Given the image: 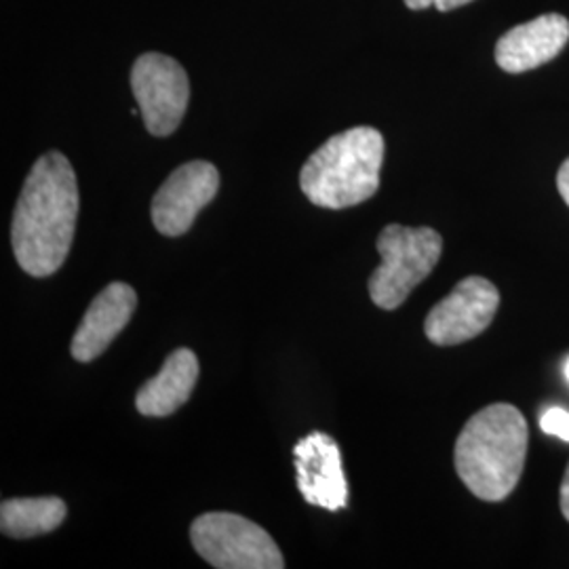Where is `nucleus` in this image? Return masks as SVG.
<instances>
[{"label": "nucleus", "instance_id": "obj_1", "mask_svg": "<svg viewBox=\"0 0 569 569\" xmlns=\"http://www.w3.org/2000/svg\"><path fill=\"white\" fill-rule=\"evenodd\" d=\"M79 183L61 152H47L30 169L13 211L11 244L21 270L51 277L60 270L74 241Z\"/></svg>", "mask_w": 569, "mask_h": 569}, {"label": "nucleus", "instance_id": "obj_2", "mask_svg": "<svg viewBox=\"0 0 569 569\" xmlns=\"http://www.w3.org/2000/svg\"><path fill=\"white\" fill-rule=\"evenodd\" d=\"M528 439V422L517 407L493 403L477 411L456 441L458 477L486 502L509 498L526 467Z\"/></svg>", "mask_w": 569, "mask_h": 569}, {"label": "nucleus", "instance_id": "obj_3", "mask_svg": "<svg viewBox=\"0 0 569 569\" xmlns=\"http://www.w3.org/2000/svg\"><path fill=\"white\" fill-rule=\"evenodd\" d=\"M385 138L373 127H355L329 138L300 171L306 199L326 209L366 203L380 188Z\"/></svg>", "mask_w": 569, "mask_h": 569}, {"label": "nucleus", "instance_id": "obj_4", "mask_svg": "<svg viewBox=\"0 0 569 569\" xmlns=\"http://www.w3.org/2000/svg\"><path fill=\"white\" fill-rule=\"evenodd\" d=\"M376 247L382 264L369 277V296L378 308L395 310L435 270L443 239L427 226L390 224L380 232Z\"/></svg>", "mask_w": 569, "mask_h": 569}, {"label": "nucleus", "instance_id": "obj_5", "mask_svg": "<svg viewBox=\"0 0 569 569\" xmlns=\"http://www.w3.org/2000/svg\"><path fill=\"white\" fill-rule=\"evenodd\" d=\"M190 540L211 568H284L283 555L272 536L234 512H204L190 526Z\"/></svg>", "mask_w": 569, "mask_h": 569}, {"label": "nucleus", "instance_id": "obj_6", "mask_svg": "<svg viewBox=\"0 0 569 569\" xmlns=\"http://www.w3.org/2000/svg\"><path fill=\"white\" fill-rule=\"evenodd\" d=\"M131 91L152 136L167 138L180 127L190 100V81L173 58L163 53L140 56L131 68Z\"/></svg>", "mask_w": 569, "mask_h": 569}, {"label": "nucleus", "instance_id": "obj_7", "mask_svg": "<svg viewBox=\"0 0 569 569\" xmlns=\"http://www.w3.org/2000/svg\"><path fill=\"white\" fill-rule=\"evenodd\" d=\"M500 308V291L483 277H468L428 312L425 331L437 346H456L483 333Z\"/></svg>", "mask_w": 569, "mask_h": 569}, {"label": "nucleus", "instance_id": "obj_8", "mask_svg": "<svg viewBox=\"0 0 569 569\" xmlns=\"http://www.w3.org/2000/svg\"><path fill=\"white\" fill-rule=\"evenodd\" d=\"M218 190L220 173L213 164L192 161L178 167L152 199V224L164 237H182Z\"/></svg>", "mask_w": 569, "mask_h": 569}, {"label": "nucleus", "instance_id": "obj_9", "mask_svg": "<svg viewBox=\"0 0 569 569\" xmlns=\"http://www.w3.org/2000/svg\"><path fill=\"white\" fill-rule=\"evenodd\" d=\"M298 488L308 505L319 509L342 510L348 507L342 453L333 437L310 432L293 448Z\"/></svg>", "mask_w": 569, "mask_h": 569}, {"label": "nucleus", "instance_id": "obj_10", "mask_svg": "<svg viewBox=\"0 0 569 569\" xmlns=\"http://www.w3.org/2000/svg\"><path fill=\"white\" fill-rule=\"evenodd\" d=\"M136 306L138 296L131 284H108L82 317L70 346L72 357L81 363H91L103 355L106 348L114 342V338L131 321Z\"/></svg>", "mask_w": 569, "mask_h": 569}, {"label": "nucleus", "instance_id": "obj_11", "mask_svg": "<svg viewBox=\"0 0 569 569\" xmlns=\"http://www.w3.org/2000/svg\"><path fill=\"white\" fill-rule=\"evenodd\" d=\"M568 41V18L547 13L509 30L496 44V61L505 72L521 74L555 60Z\"/></svg>", "mask_w": 569, "mask_h": 569}, {"label": "nucleus", "instance_id": "obj_12", "mask_svg": "<svg viewBox=\"0 0 569 569\" xmlns=\"http://www.w3.org/2000/svg\"><path fill=\"white\" fill-rule=\"evenodd\" d=\"M199 380V359L190 348L173 350L161 371L148 380L136 397V407L148 418L176 413L190 399Z\"/></svg>", "mask_w": 569, "mask_h": 569}, {"label": "nucleus", "instance_id": "obj_13", "mask_svg": "<svg viewBox=\"0 0 569 569\" xmlns=\"http://www.w3.org/2000/svg\"><path fill=\"white\" fill-rule=\"evenodd\" d=\"M66 512V502L56 496L4 500L0 505V529L9 538H37L60 528Z\"/></svg>", "mask_w": 569, "mask_h": 569}, {"label": "nucleus", "instance_id": "obj_14", "mask_svg": "<svg viewBox=\"0 0 569 569\" xmlns=\"http://www.w3.org/2000/svg\"><path fill=\"white\" fill-rule=\"evenodd\" d=\"M540 428L547 435L559 437L561 441H568L569 443V411L561 409V407H550L540 418Z\"/></svg>", "mask_w": 569, "mask_h": 569}, {"label": "nucleus", "instance_id": "obj_15", "mask_svg": "<svg viewBox=\"0 0 569 569\" xmlns=\"http://www.w3.org/2000/svg\"><path fill=\"white\" fill-rule=\"evenodd\" d=\"M468 2H472V0H406V4L411 11H422L427 7H437L439 11H451V9L465 7Z\"/></svg>", "mask_w": 569, "mask_h": 569}, {"label": "nucleus", "instance_id": "obj_16", "mask_svg": "<svg viewBox=\"0 0 569 569\" xmlns=\"http://www.w3.org/2000/svg\"><path fill=\"white\" fill-rule=\"evenodd\" d=\"M557 188H559V194L563 197V201L569 207V159L566 163L561 164V169L557 173Z\"/></svg>", "mask_w": 569, "mask_h": 569}, {"label": "nucleus", "instance_id": "obj_17", "mask_svg": "<svg viewBox=\"0 0 569 569\" xmlns=\"http://www.w3.org/2000/svg\"><path fill=\"white\" fill-rule=\"evenodd\" d=\"M561 512L569 521V465L566 477H563V483H561Z\"/></svg>", "mask_w": 569, "mask_h": 569}, {"label": "nucleus", "instance_id": "obj_18", "mask_svg": "<svg viewBox=\"0 0 569 569\" xmlns=\"http://www.w3.org/2000/svg\"><path fill=\"white\" fill-rule=\"evenodd\" d=\"M566 378H568V382H569V361H568V366H566Z\"/></svg>", "mask_w": 569, "mask_h": 569}]
</instances>
